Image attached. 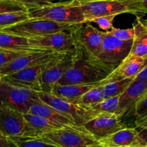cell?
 Masks as SVG:
<instances>
[{
    "mask_svg": "<svg viewBox=\"0 0 147 147\" xmlns=\"http://www.w3.org/2000/svg\"><path fill=\"white\" fill-rule=\"evenodd\" d=\"M29 114L35 115V116H41L45 119H48L50 121L56 123L60 127L67 126V125L73 124L71 121L68 120L67 118L59 113L58 111L48 106L46 103H43L41 100L35 102L33 103L28 111Z\"/></svg>",
    "mask_w": 147,
    "mask_h": 147,
    "instance_id": "cell-20",
    "label": "cell"
},
{
    "mask_svg": "<svg viewBox=\"0 0 147 147\" xmlns=\"http://www.w3.org/2000/svg\"><path fill=\"white\" fill-rule=\"evenodd\" d=\"M30 20H44L65 24L86 23L84 15L78 6L71 1L51 2L27 9Z\"/></svg>",
    "mask_w": 147,
    "mask_h": 147,
    "instance_id": "cell-3",
    "label": "cell"
},
{
    "mask_svg": "<svg viewBox=\"0 0 147 147\" xmlns=\"http://www.w3.org/2000/svg\"><path fill=\"white\" fill-rule=\"evenodd\" d=\"M76 59L74 50L65 53L53 60L43 71L41 78L42 92L50 93L52 88L59 83Z\"/></svg>",
    "mask_w": 147,
    "mask_h": 147,
    "instance_id": "cell-12",
    "label": "cell"
},
{
    "mask_svg": "<svg viewBox=\"0 0 147 147\" xmlns=\"http://www.w3.org/2000/svg\"><path fill=\"white\" fill-rule=\"evenodd\" d=\"M24 117L26 121L40 134V136L44 134L53 131L55 129L62 128L56 123L41 116L27 113V114H24Z\"/></svg>",
    "mask_w": 147,
    "mask_h": 147,
    "instance_id": "cell-24",
    "label": "cell"
},
{
    "mask_svg": "<svg viewBox=\"0 0 147 147\" xmlns=\"http://www.w3.org/2000/svg\"><path fill=\"white\" fill-rule=\"evenodd\" d=\"M53 60L32 67H26L22 70L2 77L1 80L13 86L30 89L36 92H41L42 75L43 71L47 68V66Z\"/></svg>",
    "mask_w": 147,
    "mask_h": 147,
    "instance_id": "cell-10",
    "label": "cell"
},
{
    "mask_svg": "<svg viewBox=\"0 0 147 147\" xmlns=\"http://www.w3.org/2000/svg\"><path fill=\"white\" fill-rule=\"evenodd\" d=\"M134 27L136 34L129 55L147 57V27L138 17Z\"/></svg>",
    "mask_w": 147,
    "mask_h": 147,
    "instance_id": "cell-22",
    "label": "cell"
},
{
    "mask_svg": "<svg viewBox=\"0 0 147 147\" xmlns=\"http://www.w3.org/2000/svg\"><path fill=\"white\" fill-rule=\"evenodd\" d=\"M147 91V81L133 80L125 91L119 96L116 115L119 118L134 115L135 108Z\"/></svg>",
    "mask_w": 147,
    "mask_h": 147,
    "instance_id": "cell-16",
    "label": "cell"
},
{
    "mask_svg": "<svg viewBox=\"0 0 147 147\" xmlns=\"http://www.w3.org/2000/svg\"><path fill=\"white\" fill-rule=\"evenodd\" d=\"M18 147H59L45 143L37 138H11Z\"/></svg>",
    "mask_w": 147,
    "mask_h": 147,
    "instance_id": "cell-28",
    "label": "cell"
},
{
    "mask_svg": "<svg viewBox=\"0 0 147 147\" xmlns=\"http://www.w3.org/2000/svg\"><path fill=\"white\" fill-rule=\"evenodd\" d=\"M105 1V0H71L73 4H85V3L95 2V1Z\"/></svg>",
    "mask_w": 147,
    "mask_h": 147,
    "instance_id": "cell-38",
    "label": "cell"
},
{
    "mask_svg": "<svg viewBox=\"0 0 147 147\" xmlns=\"http://www.w3.org/2000/svg\"><path fill=\"white\" fill-rule=\"evenodd\" d=\"M100 83H100L88 85H60L59 83H56L52 88L50 93L75 104L79 98Z\"/></svg>",
    "mask_w": 147,
    "mask_h": 147,
    "instance_id": "cell-19",
    "label": "cell"
},
{
    "mask_svg": "<svg viewBox=\"0 0 147 147\" xmlns=\"http://www.w3.org/2000/svg\"><path fill=\"white\" fill-rule=\"evenodd\" d=\"M20 3L25 6L27 9L32 8V7H38V6L47 4L51 3V0H16Z\"/></svg>",
    "mask_w": 147,
    "mask_h": 147,
    "instance_id": "cell-35",
    "label": "cell"
},
{
    "mask_svg": "<svg viewBox=\"0 0 147 147\" xmlns=\"http://www.w3.org/2000/svg\"><path fill=\"white\" fill-rule=\"evenodd\" d=\"M109 32L116 37V38L119 39L123 41H129V40H133L134 39L135 34V28L133 26L132 28L129 29H119L113 27Z\"/></svg>",
    "mask_w": 147,
    "mask_h": 147,
    "instance_id": "cell-31",
    "label": "cell"
},
{
    "mask_svg": "<svg viewBox=\"0 0 147 147\" xmlns=\"http://www.w3.org/2000/svg\"><path fill=\"white\" fill-rule=\"evenodd\" d=\"M0 48L21 53L37 50L30 45L27 38L4 32H0Z\"/></svg>",
    "mask_w": 147,
    "mask_h": 147,
    "instance_id": "cell-21",
    "label": "cell"
},
{
    "mask_svg": "<svg viewBox=\"0 0 147 147\" xmlns=\"http://www.w3.org/2000/svg\"><path fill=\"white\" fill-rule=\"evenodd\" d=\"M146 66L147 57H136L129 55L119 67L111 73L102 83L104 84L106 82L112 80L134 79Z\"/></svg>",
    "mask_w": 147,
    "mask_h": 147,
    "instance_id": "cell-17",
    "label": "cell"
},
{
    "mask_svg": "<svg viewBox=\"0 0 147 147\" xmlns=\"http://www.w3.org/2000/svg\"><path fill=\"white\" fill-rule=\"evenodd\" d=\"M116 16H103V17H96L90 21V22H94L98 25L101 30L104 32H110L113 28V22Z\"/></svg>",
    "mask_w": 147,
    "mask_h": 147,
    "instance_id": "cell-32",
    "label": "cell"
},
{
    "mask_svg": "<svg viewBox=\"0 0 147 147\" xmlns=\"http://www.w3.org/2000/svg\"><path fill=\"white\" fill-rule=\"evenodd\" d=\"M75 24L59 23L50 20H27L6 28L1 32L30 38L60 31H68Z\"/></svg>",
    "mask_w": 147,
    "mask_h": 147,
    "instance_id": "cell-9",
    "label": "cell"
},
{
    "mask_svg": "<svg viewBox=\"0 0 147 147\" xmlns=\"http://www.w3.org/2000/svg\"><path fill=\"white\" fill-rule=\"evenodd\" d=\"M40 100L37 92L0 81V103L22 114H27L32 105Z\"/></svg>",
    "mask_w": 147,
    "mask_h": 147,
    "instance_id": "cell-8",
    "label": "cell"
},
{
    "mask_svg": "<svg viewBox=\"0 0 147 147\" xmlns=\"http://www.w3.org/2000/svg\"><path fill=\"white\" fill-rule=\"evenodd\" d=\"M83 126L98 141L126 127L116 114L99 115L86 121Z\"/></svg>",
    "mask_w": 147,
    "mask_h": 147,
    "instance_id": "cell-15",
    "label": "cell"
},
{
    "mask_svg": "<svg viewBox=\"0 0 147 147\" xmlns=\"http://www.w3.org/2000/svg\"><path fill=\"white\" fill-rule=\"evenodd\" d=\"M103 83L93 88L91 90L83 94L76 101L75 104L79 107L86 109L104 100L103 93Z\"/></svg>",
    "mask_w": 147,
    "mask_h": 147,
    "instance_id": "cell-25",
    "label": "cell"
},
{
    "mask_svg": "<svg viewBox=\"0 0 147 147\" xmlns=\"http://www.w3.org/2000/svg\"><path fill=\"white\" fill-rule=\"evenodd\" d=\"M142 22H143L144 24L145 25H146V27H147V20H142Z\"/></svg>",
    "mask_w": 147,
    "mask_h": 147,
    "instance_id": "cell-40",
    "label": "cell"
},
{
    "mask_svg": "<svg viewBox=\"0 0 147 147\" xmlns=\"http://www.w3.org/2000/svg\"><path fill=\"white\" fill-rule=\"evenodd\" d=\"M37 139L59 147H103L83 126L76 124L42 134Z\"/></svg>",
    "mask_w": 147,
    "mask_h": 147,
    "instance_id": "cell-4",
    "label": "cell"
},
{
    "mask_svg": "<svg viewBox=\"0 0 147 147\" xmlns=\"http://www.w3.org/2000/svg\"><path fill=\"white\" fill-rule=\"evenodd\" d=\"M134 79L126 78L123 80H112L105 83L103 86L104 99L119 96L125 91Z\"/></svg>",
    "mask_w": 147,
    "mask_h": 147,
    "instance_id": "cell-26",
    "label": "cell"
},
{
    "mask_svg": "<svg viewBox=\"0 0 147 147\" xmlns=\"http://www.w3.org/2000/svg\"><path fill=\"white\" fill-rule=\"evenodd\" d=\"M63 54L64 53H55L43 50H37L25 53L0 69V76L1 78L4 77L26 67L48 62L57 58Z\"/></svg>",
    "mask_w": 147,
    "mask_h": 147,
    "instance_id": "cell-14",
    "label": "cell"
},
{
    "mask_svg": "<svg viewBox=\"0 0 147 147\" xmlns=\"http://www.w3.org/2000/svg\"><path fill=\"white\" fill-rule=\"evenodd\" d=\"M132 44L133 40H121L109 32H104L100 52L94 63L112 73L129 55Z\"/></svg>",
    "mask_w": 147,
    "mask_h": 147,
    "instance_id": "cell-5",
    "label": "cell"
},
{
    "mask_svg": "<svg viewBox=\"0 0 147 147\" xmlns=\"http://www.w3.org/2000/svg\"><path fill=\"white\" fill-rule=\"evenodd\" d=\"M30 45L34 50H49L65 53L74 50L73 42L68 31H60L28 38Z\"/></svg>",
    "mask_w": 147,
    "mask_h": 147,
    "instance_id": "cell-11",
    "label": "cell"
},
{
    "mask_svg": "<svg viewBox=\"0 0 147 147\" xmlns=\"http://www.w3.org/2000/svg\"><path fill=\"white\" fill-rule=\"evenodd\" d=\"M27 53H21V52L11 51V50H4L0 48V69L5 65H8L13 60L18 58L19 57Z\"/></svg>",
    "mask_w": 147,
    "mask_h": 147,
    "instance_id": "cell-30",
    "label": "cell"
},
{
    "mask_svg": "<svg viewBox=\"0 0 147 147\" xmlns=\"http://www.w3.org/2000/svg\"><path fill=\"white\" fill-rule=\"evenodd\" d=\"M73 42L77 58L96 62L100 52L104 32L88 22L73 25L68 30Z\"/></svg>",
    "mask_w": 147,
    "mask_h": 147,
    "instance_id": "cell-2",
    "label": "cell"
},
{
    "mask_svg": "<svg viewBox=\"0 0 147 147\" xmlns=\"http://www.w3.org/2000/svg\"><path fill=\"white\" fill-rule=\"evenodd\" d=\"M134 80H143V81H147V66L135 78Z\"/></svg>",
    "mask_w": 147,
    "mask_h": 147,
    "instance_id": "cell-37",
    "label": "cell"
},
{
    "mask_svg": "<svg viewBox=\"0 0 147 147\" xmlns=\"http://www.w3.org/2000/svg\"><path fill=\"white\" fill-rule=\"evenodd\" d=\"M119 96L104 99L90 107L86 109L82 108L84 110V121H87L99 115L116 114Z\"/></svg>",
    "mask_w": 147,
    "mask_h": 147,
    "instance_id": "cell-23",
    "label": "cell"
},
{
    "mask_svg": "<svg viewBox=\"0 0 147 147\" xmlns=\"http://www.w3.org/2000/svg\"><path fill=\"white\" fill-rule=\"evenodd\" d=\"M73 3V2H72ZM76 4L81 9L86 23L103 16L114 15L129 13L141 18L147 13L142 0H105L95 2Z\"/></svg>",
    "mask_w": 147,
    "mask_h": 147,
    "instance_id": "cell-1",
    "label": "cell"
},
{
    "mask_svg": "<svg viewBox=\"0 0 147 147\" xmlns=\"http://www.w3.org/2000/svg\"><path fill=\"white\" fill-rule=\"evenodd\" d=\"M0 135L9 138H38L40 134L32 127L24 114L0 104Z\"/></svg>",
    "mask_w": 147,
    "mask_h": 147,
    "instance_id": "cell-7",
    "label": "cell"
},
{
    "mask_svg": "<svg viewBox=\"0 0 147 147\" xmlns=\"http://www.w3.org/2000/svg\"><path fill=\"white\" fill-rule=\"evenodd\" d=\"M27 11V7L16 0H0V14Z\"/></svg>",
    "mask_w": 147,
    "mask_h": 147,
    "instance_id": "cell-29",
    "label": "cell"
},
{
    "mask_svg": "<svg viewBox=\"0 0 147 147\" xmlns=\"http://www.w3.org/2000/svg\"><path fill=\"white\" fill-rule=\"evenodd\" d=\"M54 1H61V0H51L52 2H53Z\"/></svg>",
    "mask_w": 147,
    "mask_h": 147,
    "instance_id": "cell-41",
    "label": "cell"
},
{
    "mask_svg": "<svg viewBox=\"0 0 147 147\" xmlns=\"http://www.w3.org/2000/svg\"><path fill=\"white\" fill-rule=\"evenodd\" d=\"M103 147H146L136 128H124L99 140Z\"/></svg>",
    "mask_w": 147,
    "mask_h": 147,
    "instance_id": "cell-18",
    "label": "cell"
},
{
    "mask_svg": "<svg viewBox=\"0 0 147 147\" xmlns=\"http://www.w3.org/2000/svg\"><path fill=\"white\" fill-rule=\"evenodd\" d=\"M0 147H18L15 142L9 137L0 135Z\"/></svg>",
    "mask_w": 147,
    "mask_h": 147,
    "instance_id": "cell-36",
    "label": "cell"
},
{
    "mask_svg": "<svg viewBox=\"0 0 147 147\" xmlns=\"http://www.w3.org/2000/svg\"><path fill=\"white\" fill-rule=\"evenodd\" d=\"M29 20L27 11H14L0 14V32L16 24Z\"/></svg>",
    "mask_w": 147,
    "mask_h": 147,
    "instance_id": "cell-27",
    "label": "cell"
},
{
    "mask_svg": "<svg viewBox=\"0 0 147 147\" xmlns=\"http://www.w3.org/2000/svg\"><path fill=\"white\" fill-rule=\"evenodd\" d=\"M1 76H0V81H1Z\"/></svg>",
    "mask_w": 147,
    "mask_h": 147,
    "instance_id": "cell-42",
    "label": "cell"
},
{
    "mask_svg": "<svg viewBox=\"0 0 147 147\" xmlns=\"http://www.w3.org/2000/svg\"><path fill=\"white\" fill-rule=\"evenodd\" d=\"M134 116L136 117V120L147 116V91L136 104Z\"/></svg>",
    "mask_w": 147,
    "mask_h": 147,
    "instance_id": "cell-33",
    "label": "cell"
},
{
    "mask_svg": "<svg viewBox=\"0 0 147 147\" xmlns=\"http://www.w3.org/2000/svg\"><path fill=\"white\" fill-rule=\"evenodd\" d=\"M40 100L51 106L73 124L83 126L84 123V110L77 105L64 98L47 92H37Z\"/></svg>",
    "mask_w": 147,
    "mask_h": 147,
    "instance_id": "cell-13",
    "label": "cell"
},
{
    "mask_svg": "<svg viewBox=\"0 0 147 147\" xmlns=\"http://www.w3.org/2000/svg\"><path fill=\"white\" fill-rule=\"evenodd\" d=\"M110 73L93 62L76 57L73 65L57 83L60 85L96 84L103 81Z\"/></svg>",
    "mask_w": 147,
    "mask_h": 147,
    "instance_id": "cell-6",
    "label": "cell"
},
{
    "mask_svg": "<svg viewBox=\"0 0 147 147\" xmlns=\"http://www.w3.org/2000/svg\"><path fill=\"white\" fill-rule=\"evenodd\" d=\"M136 129L139 132L141 139L146 144L147 147V116L136 120Z\"/></svg>",
    "mask_w": 147,
    "mask_h": 147,
    "instance_id": "cell-34",
    "label": "cell"
},
{
    "mask_svg": "<svg viewBox=\"0 0 147 147\" xmlns=\"http://www.w3.org/2000/svg\"><path fill=\"white\" fill-rule=\"evenodd\" d=\"M142 2L144 9L147 11V0H142Z\"/></svg>",
    "mask_w": 147,
    "mask_h": 147,
    "instance_id": "cell-39",
    "label": "cell"
}]
</instances>
